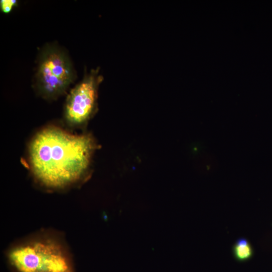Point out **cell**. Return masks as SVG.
<instances>
[{
    "instance_id": "1",
    "label": "cell",
    "mask_w": 272,
    "mask_h": 272,
    "mask_svg": "<svg viewBox=\"0 0 272 272\" xmlns=\"http://www.w3.org/2000/svg\"><path fill=\"white\" fill-rule=\"evenodd\" d=\"M96 147L90 134H73L55 126L44 128L29 144L31 175L38 184L49 190L78 185L88 176Z\"/></svg>"
},
{
    "instance_id": "5",
    "label": "cell",
    "mask_w": 272,
    "mask_h": 272,
    "mask_svg": "<svg viewBox=\"0 0 272 272\" xmlns=\"http://www.w3.org/2000/svg\"><path fill=\"white\" fill-rule=\"evenodd\" d=\"M234 253L239 260H244L249 258L252 252L249 243L245 239H241L235 245Z\"/></svg>"
},
{
    "instance_id": "6",
    "label": "cell",
    "mask_w": 272,
    "mask_h": 272,
    "mask_svg": "<svg viewBox=\"0 0 272 272\" xmlns=\"http://www.w3.org/2000/svg\"><path fill=\"white\" fill-rule=\"evenodd\" d=\"M18 5L16 0H1L0 10L4 14H9Z\"/></svg>"
},
{
    "instance_id": "2",
    "label": "cell",
    "mask_w": 272,
    "mask_h": 272,
    "mask_svg": "<svg viewBox=\"0 0 272 272\" xmlns=\"http://www.w3.org/2000/svg\"><path fill=\"white\" fill-rule=\"evenodd\" d=\"M5 254L14 272H74L64 237L54 230H41L14 242Z\"/></svg>"
},
{
    "instance_id": "3",
    "label": "cell",
    "mask_w": 272,
    "mask_h": 272,
    "mask_svg": "<svg viewBox=\"0 0 272 272\" xmlns=\"http://www.w3.org/2000/svg\"><path fill=\"white\" fill-rule=\"evenodd\" d=\"M34 87L43 99L54 100L66 93L76 79V73L66 51L54 43L40 50L34 75Z\"/></svg>"
},
{
    "instance_id": "4",
    "label": "cell",
    "mask_w": 272,
    "mask_h": 272,
    "mask_svg": "<svg viewBox=\"0 0 272 272\" xmlns=\"http://www.w3.org/2000/svg\"><path fill=\"white\" fill-rule=\"evenodd\" d=\"M103 80L99 67L86 73L67 94L64 117L68 125L79 127L86 124L97 107L98 90Z\"/></svg>"
}]
</instances>
